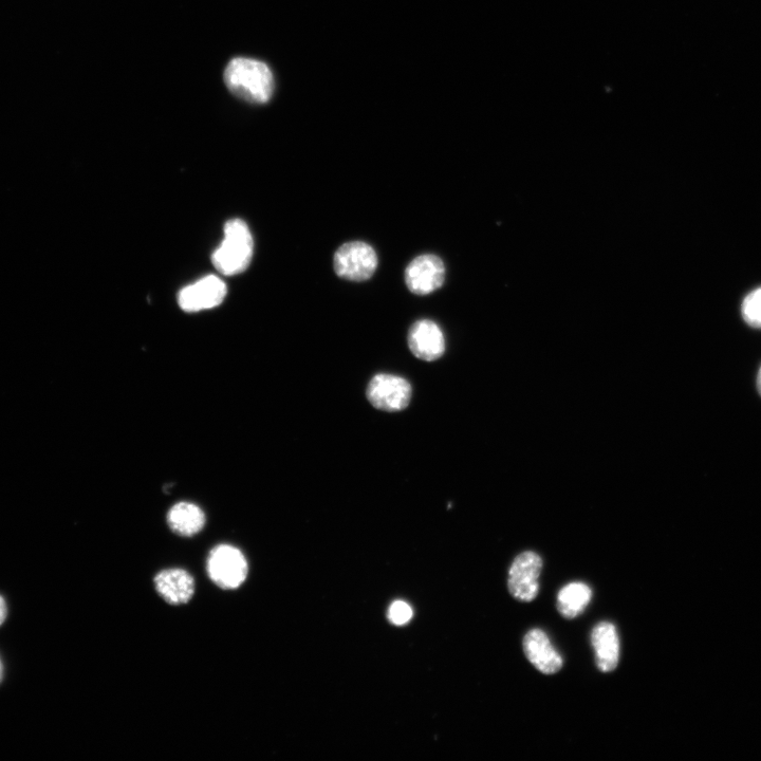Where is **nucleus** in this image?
Segmentation results:
<instances>
[{
    "label": "nucleus",
    "mask_w": 761,
    "mask_h": 761,
    "mask_svg": "<svg viewBox=\"0 0 761 761\" xmlns=\"http://www.w3.org/2000/svg\"><path fill=\"white\" fill-rule=\"evenodd\" d=\"M225 83L233 95L254 103H268L274 91V78L269 66L257 60L236 58L227 66Z\"/></svg>",
    "instance_id": "f257e3e1"
},
{
    "label": "nucleus",
    "mask_w": 761,
    "mask_h": 761,
    "mask_svg": "<svg viewBox=\"0 0 761 761\" xmlns=\"http://www.w3.org/2000/svg\"><path fill=\"white\" fill-rule=\"evenodd\" d=\"M253 249V237L246 222L240 219L228 221L225 239L213 254V264L226 276L239 274L250 266Z\"/></svg>",
    "instance_id": "f03ea898"
},
{
    "label": "nucleus",
    "mask_w": 761,
    "mask_h": 761,
    "mask_svg": "<svg viewBox=\"0 0 761 761\" xmlns=\"http://www.w3.org/2000/svg\"><path fill=\"white\" fill-rule=\"evenodd\" d=\"M207 571L212 582L224 590H235L248 577L246 556L236 547L219 545L208 556Z\"/></svg>",
    "instance_id": "7ed1b4c3"
},
{
    "label": "nucleus",
    "mask_w": 761,
    "mask_h": 761,
    "mask_svg": "<svg viewBox=\"0 0 761 761\" xmlns=\"http://www.w3.org/2000/svg\"><path fill=\"white\" fill-rule=\"evenodd\" d=\"M377 252L363 241H350L341 246L333 257V268L343 280L364 282L377 271Z\"/></svg>",
    "instance_id": "20e7f679"
},
{
    "label": "nucleus",
    "mask_w": 761,
    "mask_h": 761,
    "mask_svg": "<svg viewBox=\"0 0 761 761\" xmlns=\"http://www.w3.org/2000/svg\"><path fill=\"white\" fill-rule=\"evenodd\" d=\"M367 398L380 411L400 412L411 402L412 386L398 376L377 375L368 384Z\"/></svg>",
    "instance_id": "39448f33"
},
{
    "label": "nucleus",
    "mask_w": 761,
    "mask_h": 761,
    "mask_svg": "<svg viewBox=\"0 0 761 761\" xmlns=\"http://www.w3.org/2000/svg\"><path fill=\"white\" fill-rule=\"evenodd\" d=\"M541 556L532 551L519 554L509 571V590L518 601L531 602L540 591Z\"/></svg>",
    "instance_id": "423d86ee"
},
{
    "label": "nucleus",
    "mask_w": 761,
    "mask_h": 761,
    "mask_svg": "<svg viewBox=\"0 0 761 761\" xmlns=\"http://www.w3.org/2000/svg\"><path fill=\"white\" fill-rule=\"evenodd\" d=\"M445 266L434 254H423L411 262L405 270V284L412 293L429 295L440 289L445 282Z\"/></svg>",
    "instance_id": "0eeeda50"
},
{
    "label": "nucleus",
    "mask_w": 761,
    "mask_h": 761,
    "mask_svg": "<svg viewBox=\"0 0 761 761\" xmlns=\"http://www.w3.org/2000/svg\"><path fill=\"white\" fill-rule=\"evenodd\" d=\"M227 292V285L221 278L209 275L180 291L179 306L185 312L209 310L224 302Z\"/></svg>",
    "instance_id": "6e6552de"
},
{
    "label": "nucleus",
    "mask_w": 761,
    "mask_h": 761,
    "mask_svg": "<svg viewBox=\"0 0 761 761\" xmlns=\"http://www.w3.org/2000/svg\"><path fill=\"white\" fill-rule=\"evenodd\" d=\"M407 341L413 355L422 361H436L445 351L443 332L430 320H421L413 324L408 331Z\"/></svg>",
    "instance_id": "1a4fd4ad"
},
{
    "label": "nucleus",
    "mask_w": 761,
    "mask_h": 761,
    "mask_svg": "<svg viewBox=\"0 0 761 761\" xmlns=\"http://www.w3.org/2000/svg\"><path fill=\"white\" fill-rule=\"evenodd\" d=\"M159 596L174 606L187 604L195 593V580L187 570L166 569L159 572L154 580Z\"/></svg>",
    "instance_id": "9d476101"
},
{
    "label": "nucleus",
    "mask_w": 761,
    "mask_h": 761,
    "mask_svg": "<svg viewBox=\"0 0 761 761\" xmlns=\"http://www.w3.org/2000/svg\"><path fill=\"white\" fill-rule=\"evenodd\" d=\"M524 651L536 670L545 675L556 674L563 667V658L541 629L529 631L524 639Z\"/></svg>",
    "instance_id": "9b49d317"
},
{
    "label": "nucleus",
    "mask_w": 761,
    "mask_h": 761,
    "mask_svg": "<svg viewBox=\"0 0 761 761\" xmlns=\"http://www.w3.org/2000/svg\"><path fill=\"white\" fill-rule=\"evenodd\" d=\"M591 644L602 673L615 671L620 659V640L614 624L602 622L592 630Z\"/></svg>",
    "instance_id": "f8f14e48"
},
{
    "label": "nucleus",
    "mask_w": 761,
    "mask_h": 761,
    "mask_svg": "<svg viewBox=\"0 0 761 761\" xmlns=\"http://www.w3.org/2000/svg\"><path fill=\"white\" fill-rule=\"evenodd\" d=\"M170 528L177 534L191 537L199 533L206 525L203 511L191 503L175 505L167 516Z\"/></svg>",
    "instance_id": "ddd939ff"
},
{
    "label": "nucleus",
    "mask_w": 761,
    "mask_h": 761,
    "mask_svg": "<svg viewBox=\"0 0 761 761\" xmlns=\"http://www.w3.org/2000/svg\"><path fill=\"white\" fill-rule=\"evenodd\" d=\"M592 598V591L584 583H570L559 592L558 609L566 619L578 618L583 614Z\"/></svg>",
    "instance_id": "4468645a"
},
{
    "label": "nucleus",
    "mask_w": 761,
    "mask_h": 761,
    "mask_svg": "<svg viewBox=\"0 0 761 761\" xmlns=\"http://www.w3.org/2000/svg\"><path fill=\"white\" fill-rule=\"evenodd\" d=\"M742 317L747 324L761 328V288L752 291L741 307Z\"/></svg>",
    "instance_id": "2eb2a0df"
},
{
    "label": "nucleus",
    "mask_w": 761,
    "mask_h": 761,
    "mask_svg": "<svg viewBox=\"0 0 761 761\" xmlns=\"http://www.w3.org/2000/svg\"><path fill=\"white\" fill-rule=\"evenodd\" d=\"M413 617V610L410 605L398 601L395 602L388 611V618L395 625H404Z\"/></svg>",
    "instance_id": "dca6fc26"
},
{
    "label": "nucleus",
    "mask_w": 761,
    "mask_h": 761,
    "mask_svg": "<svg viewBox=\"0 0 761 761\" xmlns=\"http://www.w3.org/2000/svg\"><path fill=\"white\" fill-rule=\"evenodd\" d=\"M8 616V607L5 599L0 596V626L4 624Z\"/></svg>",
    "instance_id": "f3484780"
},
{
    "label": "nucleus",
    "mask_w": 761,
    "mask_h": 761,
    "mask_svg": "<svg viewBox=\"0 0 761 761\" xmlns=\"http://www.w3.org/2000/svg\"><path fill=\"white\" fill-rule=\"evenodd\" d=\"M757 388H758V392H759V394L761 396V368L759 370V374H758V377H757Z\"/></svg>",
    "instance_id": "a211bd4d"
},
{
    "label": "nucleus",
    "mask_w": 761,
    "mask_h": 761,
    "mask_svg": "<svg viewBox=\"0 0 761 761\" xmlns=\"http://www.w3.org/2000/svg\"><path fill=\"white\" fill-rule=\"evenodd\" d=\"M3 673H4V666H3L2 660H0V682H2Z\"/></svg>",
    "instance_id": "6ab92c4d"
}]
</instances>
